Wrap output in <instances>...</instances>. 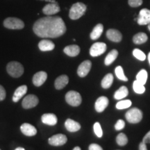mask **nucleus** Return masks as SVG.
Returning a JSON list of instances; mask_svg holds the SVG:
<instances>
[{
    "instance_id": "obj_1",
    "label": "nucleus",
    "mask_w": 150,
    "mask_h": 150,
    "mask_svg": "<svg viewBox=\"0 0 150 150\" xmlns=\"http://www.w3.org/2000/svg\"><path fill=\"white\" fill-rule=\"evenodd\" d=\"M33 31L38 36L43 38H55L66 32V26L61 17L47 16L35 22Z\"/></svg>"
},
{
    "instance_id": "obj_2",
    "label": "nucleus",
    "mask_w": 150,
    "mask_h": 150,
    "mask_svg": "<svg viewBox=\"0 0 150 150\" xmlns=\"http://www.w3.org/2000/svg\"><path fill=\"white\" fill-rule=\"evenodd\" d=\"M86 9H87V7L84 4L81 2L75 3L70 8L69 17L73 20H78L85 14Z\"/></svg>"
},
{
    "instance_id": "obj_3",
    "label": "nucleus",
    "mask_w": 150,
    "mask_h": 150,
    "mask_svg": "<svg viewBox=\"0 0 150 150\" xmlns=\"http://www.w3.org/2000/svg\"><path fill=\"white\" fill-rule=\"evenodd\" d=\"M6 70L11 76L18 78L21 76L24 73V67L21 63L17 61H12L8 63Z\"/></svg>"
},
{
    "instance_id": "obj_4",
    "label": "nucleus",
    "mask_w": 150,
    "mask_h": 150,
    "mask_svg": "<svg viewBox=\"0 0 150 150\" xmlns=\"http://www.w3.org/2000/svg\"><path fill=\"white\" fill-rule=\"evenodd\" d=\"M125 117L129 123L136 124L140 122L142 119V110L137 108H133L129 110L125 114Z\"/></svg>"
},
{
    "instance_id": "obj_5",
    "label": "nucleus",
    "mask_w": 150,
    "mask_h": 150,
    "mask_svg": "<svg viewBox=\"0 0 150 150\" xmlns=\"http://www.w3.org/2000/svg\"><path fill=\"white\" fill-rule=\"evenodd\" d=\"M65 100L67 103L72 106H78L81 104L82 98L77 92L71 91L65 95Z\"/></svg>"
},
{
    "instance_id": "obj_6",
    "label": "nucleus",
    "mask_w": 150,
    "mask_h": 150,
    "mask_svg": "<svg viewBox=\"0 0 150 150\" xmlns=\"http://www.w3.org/2000/svg\"><path fill=\"white\" fill-rule=\"evenodd\" d=\"M4 26L9 29H22L24 27V24L19 18H8L4 21Z\"/></svg>"
},
{
    "instance_id": "obj_7",
    "label": "nucleus",
    "mask_w": 150,
    "mask_h": 150,
    "mask_svg": "<svg viewBox=\"0 0 150 150\" xmlns=\"http://www.w3.org/2000/svg\"><path fill=\"white\" fill-rule=\"evenodd\" d=\"M106 45L104 42H95L91 46L90 49V54L93 57H96V56L102 55L106 52Z\"/></svg>"
},
{
    "instance_id": "obj_8",
    "label": "nucleus",
    "mask_w": 150,
    "mask_h": 150,
    "mask_svg": "<svg viewBox=\"0 0 150 150\" xmlns=\"http://www.w3.org/2000/svg\"><path fill=\"white\" fill-rule=\"evenodd\" d=\"M39 99L35 95H28L22 101V107L25 109L32 108L38 104Z\"/></svg>"
},
{
    "instance_id": "obj_9",
    "label": "nucleus",
    "mask_w": 150,
    "mask_h": 150,
    "mask_svg": "<svg viewBox=\"0 0 150 150\" xmlns=\"http://www.w3.org/2000/svg\"><path fill=\"white\" fill-rule=\"evenodd\" d=\"M139 25H146L150 23V10L143 8L140 10L138 18H136Z\"/></svg>"
},
{
    "instance_id": "obj_10",
    "label": "nucleus",
    "mask_w": 150,
    "mask_h": 150,
    "mask_svg": "<svg viewBox=\"0 0 150 150\" xmlns=\"http://www.w3.org/2000/svg\"><path fill=\"white\" fill-rule=\"evenodd\" d=\"M67 141V138L64 134H56L49 138L48 142L52 146H61L65 145Z\"/></svg>"
},
{
    "instance_id": "obj_11",
    "label": "nucleus",
    "mask_w": 150,
    "mask_h": 150,
    "mask_svg": "<svg viewBox=\"0 0 150 150\" xmlns=\"http://www.w3.org/2000/svg\"><path fill=\"white\" fill-rule=\"evenodd\" d=\"M61 8L58 2L49 3L42 8L43 13L46 16H54L59 12Z\"/></svg>"
},
{
    "instance_id": "obj_12",
    "label": "nucleus",
    "mask_w": 150,
    "mask_h": 150,
    "mask_svg": "<svg viewBox=\"0 0 150 150\" xmlns=\"http://www.w3.org/2000/svg\"><path fill=\"white\" fill-rule=\"evenodd\" d=\"M92 67V63L91 61H85L81 63L77 69V74L80 77H85L88 74Z\"/></svg>"
},
{
    "instance_id": "obj_13",
    "label": "nucleus",
    "mask_w": 150,
    "mask_h": 150,
    "mask_svg": "<svg viewBox=\"0 0 150 150\" xmlns=\"http://www.w3.org/2000/svg\"><path fill=\"white\" fill-rule=\"evenodd\" d=\"M108 102H109V101H108V99L107 97L104 96L99 97V98L97 99L95 104V107L96 111L98 112H102L104 111L108 106Z\"/></svg>"
},
{
    "instance_id": "obj_14",
    "label": "nucleus",
    "mask_w": 150,
    "mask_h": 150,
    "mask_svg": "<svg viewBox=\"0 0 150 150\" xmlns=\"http://www.w3.org/2000/svg\"><path fill=\"white\" fill-rule=\"evenodd\" d=\"M47 78V74L45 72L40 71L34 74L33 77V83L38 87L41 86L45 82Z\"/></svg>"
},
{
    "instance_id": "obj_15",
    "label": "nucleus",
    "mask_w": 150,
    "mask_h": 150,
    "mask_svg": "<svg viewBox=\"0 0 150 150\" xmlns=\"http://www.w3.org/2000/svg\"><path fill=\"white\" fill-rule=\"evenodd\" d=\"M106 36H107L108 40L112 41L115 42H120L122 39V35L118 30L110 29H108L106 32Z\"/></svg>"
},
{
    "instance_id": "obj_16",
    "label": "nucleus",
    "mask_w": 150,
    "mask_h": 150,
    "mask_svg": "<svg viewBox=\"0 0 150 150\" xmlns=\"http://www.w3.org/2000/svg\"><path fill=\"white\" fill-rule=\"evenodd\" d=\"M20 130L24 135L27 136H33L37 134V130L35 127L29 123L22 124L20 127Z\"/></svg>"
},
{
    "instance_id": "obj_17",
    "label": "nucleus",
    "mask_w": 150,
    "mask_h": 150,
    "mask_svg": "<svg viewBox=\"0 0 150 150\" xmlns=\"http://www.w3.org/2000/svg\"><path fill=\"white\" fill-rule=\"evenodd\" d=\"M42 122L44 124L47 125H50V126H54L57 123V117L56 115L53 113H45L42 115L41 117Z\"/></svg>"
},
{
    "instance_id": "obj_18",
    "label": "nucleus",
    "mask_w": 150,
    "mask_h": 150,
    "mask_svg": "<svg viewBox=\"0 0 150 150\" xmlns=\"http://www.w3.org/2000/svg\"><path fill=\"white\" fill-rule=\"evenodd\" d=\"M65 127L70 132H76L81 129L80 124L72 119H67L65 122Z\"/></svg>"
},
{
    "instance_id": "obj_19",
    "label": "nucleus",
    "mask_w": 150,
    "mask_h": 150,
    "mask_svg": "<svg viewBox=\"0 0 150 150\" xmlns=\"http://www.w3.org/2000/svg\"><path fill=\"white\" fill-rule=\"evenodd\" d=\"M64 53L71 57H74L80 53V47L76 45H72L65 47L63 50Z\"/></svg>"
},
{
    "instance_id": "obj_20",
    "label": "nucleus",
    "mask_w": 150,
    "mask_h": 150,
    "mask_svg": "<svg viewBox=\"0 0 150 150\" xmlns=\"http://www.w3.org/2000/svg\"><path fill=\"white\" fill-rule=\"evenodd\" d=\"M69 82V78L67 75H61L56 79L54 83L55 88L57 90H61L67 85Z\"/></svg>"
},
{
    "instance_id": "obj_21",
    "label": "nucleus",
    "mask_w": 150,
    "mask_h": 150,
    "mask_svg": "<svg viewBox=\"0 0 150 150\" xmlns=\"http://www.w3.org/2000/svg\"><path fill=\"white\" fill-rule=\"evenodd\" d=\"M38 47L40 51L42 52H48L53 50L55 47V45L53 42L49 40H41L38 44Z\"/></svg>"
},
{
    "instance_id": "obj_22",
    "label": "nucleus",
    "mask_w": 150,
    "mask_h": 150,
    "mask_svg": "<svg viewBox=\"0 0 150 150\" xmlns=\"http://www.w3.org/2000/svg\"><path fill=\"white\" fill-rule=\"evenodd\" d=\"M27 86L25 85L21 86L18 87V88L16 90L15 93L13 96V101L14 102H18L22 97L27 93Z\"/></svg>"
},
{
    "instance_id": "obj_23",
    "label": "nucleus",
    "mask_w": 150,
    "mask_h": 150,
    "mask_svg": "<svg viewBox=\"0 0 150 150\" xmlns=\"http://www.w3.org/2000/svg\"><path fill=\"white\" fill-rule=\"evenodd\" d=\"M104 31V26L102 24H97L92 31L91 33V38L92 40H97L101 36Z\"/></svg>"
},
{
    "instance_id": "obj_24",
    "label": "nucleus",
    "mask_w": 150,
    "mask_h": 150,
    "mask_svg": "<svg viewBox=\"0 0 150 150\" xmlns=\"http://www.w3.org/2000/svg\"><path fill=\"white\" fill-rule=\"evenodd\" d=\"M147 39L148 37L146 33L140 32L134 35V38H133V41H134L135 44L141 45L147 42Z\"/></svg>"
},
{
    "instance_id": "obj_25",
    "label": "nucleus",
    "mask_w": 150,
    "mask_h": 150,
    "mask_svg": "<svg viewBox=\"0 0 150 150\" xmlns=\"http://www.w3.org/2000/svg\"><path fill=\"white\" fill-rule=\"evenodd\" d=\"M128 94L129 91L126 86H122L114 94V98L118 99V100L122 99L125 97H126L128 95Z\"/></svg>"
},
{
    "instance_id": "obj_26",
    "label": "nucleus",
    "mask_w": 150,
    "mask_h": 150,
    "mask_svg": "<svg viewBox=\"0 0 150 150\" xmlns=\"http://www.w3.org/2000/svg\"><path fill=\"white\" fill-rule=\"evenodd\" d=\"M118 56V52L116 50H112L110 51L105 59L104 63L106 65H110L115 61Z\"/></svg>"
},
{
    "instance_id": "obj_27",
    "label": "nucleus",
    "mask_w": 150,
    "mask_h": 150,
    "mask_svg": "<svg viewBox=\"0 0 150 150\" xmlns=\"http://www.w3.org/2000/svg\"><path fill=\"white\" fill-rule=\"evenodd\" d=\"M113 81V76L112 74H108L104 76L102 81V86L103 88L108 89L111 86Z\"/></svg>"
},
{
    "instance_id": "obj_28",
    "label": "nucleus",
    "mask_w": 150,
    "mask_h": 150,
    "mask_svg": "<svg viewBox=\"0 0 150 150\" xmlns=\"http://www.w3.org/2000/svg\"><path fill=\"white\" fill-rule=\"evenodd\" d=\"M148 77L147 72L145 70H141L138 73V74L136 75V80L138 82H140V83L145 85L147 82Z\"/></svg>"
},
{
    "instance_id": "obj_29",
    "label": "nucleus",
    "mask_w": 150,
    "mask_h": 150,
    "mask_svg": "<svg viewBox=\"0 0 150 150\" xmlns=\"http://www.w3.org/2000/svg\"><path fill=\"white\" fill-rule=\"evenodd\" d=\"M133 88L134 91L138 94H142L145 93V87L143 84L140 83L138 81L136 80L133 83Z\"/></svg>"
},
{
    "instance_id": "obj_30",
    "label": "nucleus",
    "mask_w": 150,
    "mask_h": 150,
    "mask_svg": "<svg viewBox=\"0 0 150 150\" xmlns=\"http://www.w3.org/2000/svg\"><path fill=\"white\" fill-rule=\"evenodd\" d=\"M116 142H117L118 145L125 146L128 143V138L125 134L121 133V134H118L117 138H116Z\"/></svg>"
},
{
    "instance_id": "obj_31",
    "label": "nucleus",
    "mask_w": 150,
    "mask_h": 150,
    "mask_svg": "<svg viewBox=\"0 0 150 150\" xmlns=\"http://www.w3.org/2000/svg\"><path fill=\"white\" fill-rule=\"evenodd\" d=\"M115 72L116 76H117L120 80L124 81H128V79H127V76H125V73H124L123 68L121 66L116 67Z\"/></svg>"
},
{
    "instance_id": "obj_32",
    "label": "nucleus",
    "mask_w": 150,
    "mask_h": 150,
    "mask_svg": "<svg viewBox=\"0 0 150 150\" xmlns=\"http://www.w3.org/2000/svg\"><path fill=\"white\" fill-rule=\"evenodd\" d=\"M131 106V102L129 99H127V100H122L120 102H119L116 104V108L117 109H125V108H127L130 107Z\"/></svg>"
},
{
    "instance_id": "obj_33",
    "label": "nucleus",
    "mask_w": 150,
    "mask_h": 150,
    "mask_svg": "<svg viewBox=\"0 0 150 150\" xmlns=\"http://www.w3.org/2000/svg\"><path fill=\"white\" fill-rule=\"evenodd\" d=\"M133 55L137 59L140 60V61H145L146 59V55L143 52H142L141 50L139 49H135L133 51Z\"/></svg>"
},
{
    "instance_id": "obj_34",
    "label": "nucleus",
    "mask_w": 150,
    "mask_h": 150,
    "mask_svg": "<svg viewBox=\"0 0 150 150\" xmlns=\"http://www.w3.org/2000/svg\"><path fill=\"white\" fill-rule=\"evenodd\" d=\"M94 131H95L96 136L98 138H102L103 136V131L102 129V127H101L100 124L99 122H96L94 124Z\"/></svg>"
},
{
    "instance_id": "obj_35",
    "label": "nucleus",
    "mask_w": 150,
    "mask_h": 150,
    "mask_svg": "<svg viewBox=\"0 0 150 150\" xmlns=\"http://www.w3.org/2000/svg\"><path fill=\"white\" fill-rule=\"evenodd\" d=\"M128 3L131 7L136 8L142 5V0H128Z\"/></svg>"
},
{
    "instance_id": "obj_36",
    "label": "nucleus",
    "mask_w": 150,
    "mask_h": 150,
    "mask_svg": "<svg viewBox=\"0 0 150 150\" xmlns=\"http://www.w3.org/2000/svg\"><path fill=\"white\" fill-rule=\"evenodd\" d=\"M125 127V121L122 120H119L117 122H116L115 125V129L117 131H120L121 129H124V127Z\"/></svg>"
},
{
    "instance_id": "obj_37",
    "label": "nucleus",
    "mask_w": 150,
    "mask_h": 150,
    "mask_svg": "<svg viewBox=\"0 0 150 150\" xmlns=\"http://www.w3.org/2000/svg\"><path fill=\"white\" fill-rule=\"evenodd\" d=\"M6 91L2 86L0 85V101H2L6 98Z\"/></svg>"
},
{
    "instance_id": "obj_38",
    "label": "nucleus",
    "mask_w": 150,
    "mask_h": 150,
    "mask_svg": "<svg viewBox=\"0 0 150 150\" xmlns=\"http://www.w3.org/2000/svg\"><path fill=\"white\" fill-rule=\"evenodd\" d=\"M89 150H103L102 147L97 144H91L89 146Z\"/></svg>"
},
{
    "instance_id": "obj_39",
    "label": "nucleus",
    "mask_w": 150,
    "mask_h": 150,
    "mask_svg": "<svg viewBox=\"0 0 150 150\" xmlns=\"http://www.w3.org/2000/svg\"><path fill=\"white\" fill-rule=\"evenodd\" d=\"M142 142H145V143H150V131L144 136Z\"/></svg>"
},
{
    "instance_id": "obj_40",
    "label": "nucleus",
    "mask_w": 150,
    "mask_h": 150,
    "mask_svg": "<svg viewBox=\"0 0 150 150\" xmlns=\"http://www.w3.org/2000/svg\"><path fill=\"white\" fill-rule=\"evenodd\" d=\"M139 150H147L146 143H145V142H140L139 145Z\"/></svg>"
},
{
    "instance_id": "obj_41",
    "label": "nucleus",
    "mask_w": 150,
    "mask_h": 150,
    "mask_svg": "<svg viewBox=\"0 0 150 150\" xmlns=\"http://www.w3.org/2000/svg\"><path fill=\"white\" fill-rule=\"evenodd\" d=\"M39 1H47V2H49V3H56V2H57L56 0H39Z\"/></svg>"
},
{
    "instance_id": "obj_42",
    "label": "nucleus",
    "mask_w": 150,
    "mask_h": 150,
    "mask_svg": "<svg viewBox=\"0 0 150 150\" xmlns=\"http://www.w3.org/2000/svg\"><path fill=\"white\" fill-rule=\"evenodd\" d=\"M15 150H25V149H24L23 147H18V148H16Z\"/></svg>"
},
{
    "instance_id": "obj_43",
    "label": "nucleus",
    "mask_w": 150,
    "mask_h": 150,
    "mask_svg": "<svg viewBox=\"0 0 150 150\" xmlns=\"http://www.w3.org/2000/svg\"><path fill=\"white\" fill-rule=\"evenodd\" d=\"M73 150H81V148L79 147H75Z\"/></svg>"
},
{
    "instance_id": "obj_44",
    "label": "nucleus",
    "mask_w": 150,
    "mask_h": 150,
    "mask_svg": "<svg viewBox=\"0 0 150 150\" xmlns=\"http://www.w3.org/2000/svg\"><path fill=\"white\" fill-rule=\"evenodd\" d=\"M148 61H149V63L150 64V52L149 53V54H148Z\"/></svg>"
},
{
    "instance_id": "obj_45",
    "label": "nucleus",
    "mask_w": 150,
    "mask_h": 150,
    "mask_svg": "<svg viewBox=\"0 0 150 150\" xmlns=\"http://www.w3.org/2000/svg\"><path fill=\"white\" fill-rule=\"evenodd\" d=\"M148 29H149V31H150V23L148 24Z\"/></svg>"
},
{
    "instance_id": "obj_46",
    "label": "nucleus",
    "mask_w": 150,
    "mask_h": 150,
    "mask_svg": "<svg viewBox=\"0 0 150 150\" xmlns=\"http://www.w3.org/2000/svg\"><path fill=\"white\" fill-rule=\"evenodd\" d=\"M0 150H1V149H0Z\"/></svg>"
}]
</instances>
